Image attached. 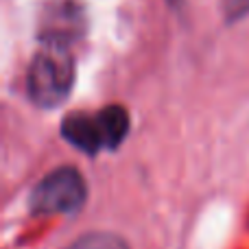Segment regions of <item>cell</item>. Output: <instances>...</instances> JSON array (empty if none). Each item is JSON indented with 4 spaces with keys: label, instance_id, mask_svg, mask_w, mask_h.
I'll list each match as a JSON object with an SVG mask.
<instances>
[{
    "label": "cell",
    "instance_id": "1",
    "mask_svg": "<svg viewBox=\"0 0 249 249\" xmlns=\"http://www.w3.org/2000/svg\"><path fill=\"white\" fill-rule=\"evenodd\" d=\"M74 86V59L68 46L44 42L26 72L29 99L42 109H55L68 99Z\"/></svg>",
    "mask_w": 249,
    "mask_h": 249
},
{
    "label": "cell",
    "instance_id": "2",
    "mask_svg": "<svg viewBox=\"0 0 249 249\" xmlns=\"http://www.w3.org/2000/svg\"><path fill=\"white\" fill-rule=\"evenodd\" d=\"M127 133L129 114L123 105H107L94 116L74 112L61 121V138L88 155H96L103 149H118Z\"/></svg>",
    "mask_w": 249,
    "mask_h": 249
},
{
    "label": "cell",
    "instance_id": "3",
    "mask_svg": "<svg viewBox=\"0 0 249 249\" xmlns=\"http://www.w3.org/2000/svg\"><path fill=\"white\" fill-rule=\"evenodd\" d=\"M88 186L83 175L72 166H59L35 184L29 195V212L35 216L74 214L83 208Z\"/></svg>",
    "mask_w": 249,
    "mask_h": 249
},
{
    "label": "cell",
    "instance_id": "4",
    "mask_svg": "<svg viewBox=\"0 0 249 249\" xmlns=\"http://www.w3.org/2000/svg\"><path fill=\"white\" fill-rule=\"evenodd\" d=\"M83 29H86V22H83L81 9L72 2H61L51 7V11L42 20L39 39L70 46L74 39H79L83 35Z\"/></svg>",
    "mask_w": 249,
    "mask_h": 249
},
{
    "label": "cell",
    "instance_id": "5",
    "mask_svg": "<svg viewBox=\"0 0 249 249\" xmlns=\"http://www.w3.org/2000/svg\"><path fill=\"white\" fill-rule=\"evenodd\" d=\"M64 249H129V245L118 234L92 232V234H83L81 238H77V241L70 243Z\"/></svg>",
    "mask_w": 249,
    "mask_h": 249
},
{
    "label": "cell",
    "instance_id": "6",
    "mask_svg": "<svg viewBox=\"0 0 249 249\" xmlns=\"http://www.w3.org/2000/svg\"><path fill=\"white\" fill-rule=\"evenodd\" d=\"M221 9H223L225 22L234 24V22H238L245 16H249V0H223V2H221Z\"/></svg>",
    "mask_w": 249,
    "mask_h": 249
},
{
    "label": "cell",
    "instance_id": "7",
    "mask_svg": "<svg viewBox=\"0 0 249 249\" xmlns=\"http://www.w3.org/2000/svg\"><path fill=\"white\" fill-rule=\"evenodd\" d=\"M168 4H171V7H179L181 0H168Z\"/></svg>",
    "mask_w": 249,
    "mask_h": 249
}]
</instances>
